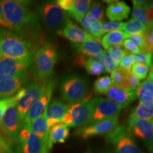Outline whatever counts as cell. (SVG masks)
I'll use <instances>...</instances> for the list:
<instances>
[{
	"label": "cell",
	"instance_id": "obj_1",
	"mask_svg": "<svg viewBox=\"0 0 153 153\" xmlns=\"http://www.w3.org/2000/svg\"><path fill=\"white\" fill-rule=\"evenodd\" d=\"M29 3L22 0L1 1L4 16L11 30L23 33L39 29V17L30 8Z\"/></svg>",
	"mask_w": 153,
	"mask_h": 153
},
{
	"label": "cell",
	"instance_id": "obj_2",
	"mask_svg": "<svg viewBox=\"0 0 153 153\" xmlns=\"http://www.w3.org/2000/svg\"><path fill=\"white\" fill-rule=\"evenodd\" d=\"M33 48L28 41L14 32L0 29V57L33 60Z\"/></svg>",
	"mask_w": 153,
	"mask_h": 153
},
{
	"label": "cell",
	"instance_id": "obj_3",
	"mask_svg": "<svg viewBox=\"0 0 153 153\" xmlns=\"http://www.w3.org/2000/svg\"><path fill=\"white\" fill-rule=\"evenodd\" d=\"M57 60V47L47 43L38 48L33 55V70L36 79L44 82L52 75Z\"/></svg>",
	"mask_w": 153,
	"mask_h": 153
},
{
	"label": "cell",
	"instance_id": "obj_4",
	"mask_svg": "<svg viewBox=\"0 0 153 153\" xmlns=\"http://www.w3.org/2000/svg\"><path fill=\"white\" fill-rule=\"evenodd\" d=\"M92 112V99H83L70 104L68 112L61 121L68 127L79 128L90 123Z\"/></svg>",
	"mask_w": 153,
	"mask_h": 153
},
{
	"label": "cell",
	"instance_id": "obj_5",
	"mask_svg": "<svg viewBox=\"0 0 153 153\" xmlns=\"http://www.w3.org/2000/svg\"><path fill=\"white\" fill-rule=\"evenodd\" d=\"M60 91L62 100L70 104L91 99V94H87V82L78 76L65 77L61 82Z\"/></svg>",
	"mask_w": 153,
	"mask_h": 153
},
{
	"label": "cell",
	"instance_id": "obj_6",
	"mask_svg": "<svg viewBox=\"0 0 153 153\" xmlns=\"http://www.w3.org/2000/svg\"><path fill=\"white\" fill-rule=\"evenodd\" d=\"M38 12L45 28L50 31L57 33L70 20L68 13L53 1L42 4L38 8Z\"/></svg>",
	"mask_w": 153,
	"mask_h": 153
},
{
	"label": "cell",
	"instance_id": "obj_7",
	"mask_svg": "<svg viewBox=\"0 0 153 153\" xmlns=\"http://www.w3.org/2000/svg\"><path fill=\"white\" fill-rule=\"evenodd\" d=\"M17 99L15 95L11 97V100L7 106L2 118L0 121V128L3 133L9 139L17 140L19 131L24 123L19 118L16 108Z\"/></svg>",
	"mask_w": 153,
	"mask_h": 153
},
{
	"label": "cell",
	"instance_id": "obj_8",
	"mask_svg": "<svg viewBox=\"0 0 153 153\" xmlns=\"http://www.w3.org/2000/svg\"><path fill=\"white\" fill-rule=\"evenodd\" d=\"M106 140L114 145L115 153H143L125 126H119L106 136Z\"/></svg>",
	"mask_w": 153,
	"mask_h": 153
},
{
	"label": "cell",
	"instance_id": "obj_9",
	"mask_svg": "<svg viewBox=\"0 0 153 153\" xmlns=\"http://www.w3.org/2000/svg\"><path fill=\"white\" fill-rule=\"evenodd\" d=\"M45 87L46 81L44 82H33L26 87L24 95L16 103L17 111L23 123L28 111L43 94Z\"/></svg>",
	"mask_w": 153,
	"mask_h": 153
},
{
	"label": "cell",
	"instance_id": "obj_10",
	"mask_svg": "<svg viewBox=\"0 0 153 153\" xmlns=\"http://www.w3.org/2000/svg\"><path fill=\"white\" fill-rule=\"evenodd\" d=\"M93 112L90 124L97 123L108 118L118 117L122 107L109 99L96 97L92 99Z\"/></svg>",
	"mask_w": 153,
	"mask_h": 153
},
{
	"label": "cell",
	"instance_id": "obj_11",
	"mask_svg": "<svg viewBox=\"0 0 153 153\" xmlns=\"http://www.w3.org/2000/svg\"><path fill=\"white\" fill-rule=\"evenodd\" d=\"M130 135L142 140L150 152H153V122L148 120L129 118L126 128Z\"/></svg>",
	"mask_w": 153,
	"mask_h": 153
},
{
	"label": "cell",
	"instance_id": "obj_12",
	"mask_svg": "<svg viewBox=\"0 0 153 153\" xmlns=\"http://www.w3.org/2000/svg\"><path fill=\"white\" fill-rule=\"evenodd\" d=\"M55 87V81L53 77H50L46 81L45 89L38 101L32 106L24 120V124H28L40 118L51 102L53 89Z\"/></svg>",
	"mask_w": 153,
	"mask_h": 153
},
{
	"label": "cell",
	"instance_id": "obj_13",
	"mask_svg": "<svg viewBox=\"0 0 153 153\" xmlns=\"http://www.w3.org/2000/svg\"><path fill=\"white\" fill-rule=\"evenodd\" d=\"M33 60H16L0 57V82L7 80L26 72Z\"/></svg>",
	"mask_w": 153,
	"mask_h": 153
},
{
	"label": "cell",
	"instance_id": "obj_14",
	"mask_svg": "<svg viewBox=\"0 0 153 153\" xmlns=\"http://www.w3.org/2000/svg\"><path fill=\"white\" fill-rule=\"evenodd\" d=\"M118 126V117H114L79 128L74 134L82 139H87L96 135H107Z\"/></svg>",
	"mask_w": 153,
	"mask_h": 153
},
{
	"label": "cell",
	"instance_id": "obj_15",
	"mask_svg": "<svg viewBox=\"0 0 153 153\" xmlns=\"http://www.w3.org/2000/svg\"><path fill=\"white\" fill-rule=\"evenodd\" d=\"M16 142V153H41L43 143L26 125L19 131Z\"/></svg>",
	"mask_w": 153,
	"mask_h": 153
},
{
	"label": "cell",
	"instance_id": "obj_16",
	"mask_svg": "<svg viewBox=\"0 0 153 153\" xmlns=\"http://www.w3.org/2000/svg\"><path fill=\"white\" fill-rule=\"evenodd\" d=\"M56 34L62 36L74 44L82 43L94 38L86 30L82 29L70 20H69L64 27L57 32Z\"/></svg>",
	"mask_w": 153,
	"mask_h": 153
},
{
	"label": "cell",
	"instance_id": "obj_17",
	"mask_svg": "<svg viewBox=\"0 0 153 153\" xmlns=\"http://www.w3.org/2000/svg\"><path fill=\"white\" fill-rule=\"evenodd\" d=\"M27 82V73L25 72L11 79L0 82V100L16 94Z\"/></svg>",
	"mask_w": 153,
	"mask_h": 153
},
{
	"label": "cell",
	"instance_id": "obj_18",
	"mask_svg": "<svg viewBox=\"0 0 153 153\" xmlns=\"http://www.w3.org/2000/svg\"><path fill=\"white\" fill-rule=\"evenodd\" d=\"M69 107L70 104H65L56 99H53L51 102H50L46 110L43 113V115L47 119L49 128L54 123L62 120L68 112Z\"/></svg>",
	"mask_w": 153,
	"mask_h": 153
},
{
	"label": "cell",
	"instance_id": "obj_19",
	"mask_svg": "<svg viewBox=\"0 0 153 153\" xmlns=\"http://www.w3.org/2000/svg\"><path fill=\"white\" fill-rule=\"evenodd\" d=\"M107 97L113 102L119 105L122 108H125L136 99L135 91H131L123 89L116 86L112 85L106 93Z\"/></svg>",
	"mask_w": 153,
	"mask_h": 153
},
{
	"label": "cell",
	"instance_id": "obj_20",
	"mask_svg": "<svg viewBox=\"0 0 153 153\" xmlns=\"http://www.w3.org/2000/svg\"><path fill=\"white\" fill-rule=\"evenodd\" d=\"M109 4L107 7L106 14L111 22H120L127 19L131 13V8L124 1H106Z\"/></svg>",
	"mask_w": 153,
	"mask_h": 153
},
{
	"label": "cell",
	"instance_id": "obj_21",
	"mask_svg": "<svg viewBox=\"0 0 153 153\" xmlns=\"http://www.w3.org/2000/svg\"><path fill=\"white\" fill-rule=\"evenodd\" d=\"M70 135V129L62 121L57 122L49 128L48 148H52L55 143H64Z\"/></svg>",
	"mask_w": 153,
	"mask_h": 153
},
{
	"label": "cell",
	"instance_id": "obj_22",
	"mask_svg": "<svg viewBox=\"0 0 153 153\" xmlns=\"http://www.w3.org/2000/svg\"><path fill=\"white\" fill-rule=\"evenodd\" d=\"M32 133L35 134L43 143V147H48L49 127L45 116L43 114L40 118L28 124H24Z\"/></svg>",
	"mask_w": 153,
	"mask_h": 153
},
{
	"label": "cell",
	"instance_id": "obj_23",
	"mask_svg": "<svg viewBox=\"0 0 153 153\" xmlns=\"http://www.w3.org/2000/svg\"><path fill=\"white\" fill-rule=\"evenodd\" d=\"M77 22L81 24L82 27L92 37L100 40L104 36V33L101 28V22L96 20L89 15L86 14L85 16L81 17L78 19Z\"/></svg>",
	"mask_w": 153,
	"mask_h": 153
},
{
	"label": "cell",
	"instance_id": "obj_24",
	"mask_svg": "<svg viewBox=\"0 0 153 153\" xmlns=\"http://www.w3.org/2000/svg\"><path fill=\"white\" fill-rule=\"evenodd\" d=\"M74 48L77 50L79 54L87 57L97 56L104 51L99 43V40L95 38L87 40L82 43L74 44Z\"/></svg>",
	"mask_w": 153,
	"mask_h": 153
},
{
	"label": "cell",
	"instance_id": "obj_25",
	"mask_svg": "<svg viewBox=\"0 0 153 153\" xmlns=\"http://www.w3.org/2000/svg\"><path fill=\"white\" fill-rule=\"evenodd\" d=\"M129 35L122 31V30H116L108 33L106 35L101 38L100 43L104 48L107 51L111 47L114 45L121 46L123 41L128 39Z\"/></svg>",
	"mask_w": 153,
	"mask_h": 153
},
{
	"label": "cell",
	"instance_id": "obj_26",
	"mask_svg": "<svg viewBox=\"0 0 153 153\" xmlns=\"http://www.w3.org/2000/svg\"><path fill=\"white\" fill-rule=\"evenodd\" d=\"M130 118L148 120L153 122V101L140 104L131 111Z\"/></svg>",
	"mask_w": 153,
	"mask_h": 153
},
{
	"label": "cell",
	"instance_id": "obj_27",
	"mask_svg": "<svg viewBox=\"0 0 153 153\" xmlns=\"http://www.w3.org/2000/svg\"><path fill=\"white\" fill-rule=\"evenodd\" d=\"M130 73L131 71L123 70L120 67H118L111 73V79L113 85L128 90Z\"/></svg>",
	"mask_w": 153,
	"mask_h": 153
},
{
	"label": "cell",
	"instance_id": "obj_28",
	"mask_svg": "<svg viewBox=\"0 0 153 153\" xmlns=\"http://www.w3.org/2000/svg\"><path fill=\"white\" fill-rule=\"evenodd\" d=\"M140 102L148 103L153 101V83L147 79L140 84L135 91Z\"/></svg>",
	"mask_w": 153,
	"mask_h": 153
},
{
	"label": "cell",
	"instance_id": "obj_29",
	"mask_svg": "<svg viewBox=\"0 0 153 153\" xmlns=\"http://www.w3.org/2000/svg\"><path fill=\"white\" fill-rule=\"evenodd\" d=\"M91 4L90 0H74L73 7L68 12V14L77 21L79 18L87 14Z\"/></svg>",
	"mask_w": 153,
	"mask_h": 153
},
{
	"label": "cell",
	"instance_id": "obj_30",
	"mask_svg": "<svg viewBox=\"0 0 153 153\" xmlns=\"http://www.w3.org/2000/svg\"><path fill=\"white\" fill-rule=\"evenodd\" d=\"M148 26L135 19H131L128 22L124 23L123 32L128 35H134L137 33H143L147 29Z\"/></svg>",
	"mask_w": 153,
	"mask_h": 153
},
{
	"label": "cell",
	"instance_id": "obj_31",
	"mask_svg": "<svg viewBox=\"0 0 153 153\" xmlns=\"http://www.w3.org/2000/svg\"><path fill=\"white\" fill-rule=\"evenodd\" d=\"M113 85L111 77L108 76H101L96 80L94 85V91L96 94H106V93Z\"/></svg>",
	"mask_w": 153,
	"mask_h": 153
},
{
	"label": "cell",
	"instance_id": "obj_32",
	"mask_svg": "<svg viewBox=\"0 0 153 153\" xmlns=\"http://www.w3.org/2000/svg\"><path fill=\"white\" fill-rule=\"evenodd\" d=\"M87 15L92 17L93 19L96 20L101 22L104 18V7L102 4L98 1H94V2L91 3L88 11Z\"/></svg>",
	"mask_w": 153,
	"mask_h": 153
},
{
	"label": "cell",
	"instance_id": "obj_33",
	"mask_svg": "<svg viewBox=\"0 0 153 153\" xmlns=\"http://www.w3.org/2000/svg\"><path fill=\"white\" fill-rule=\"evenodd\" d=\"M106 52L109 54L111 58L112 59V60L114 61V62L117 67L119 65L123 57L128 53L125 49L122 48L121 46H118V45H114V46L111 47Z\"/></svg>",
	"mask_w": 153,
	"mask_h": 153
},
{
	"label": "cell",
	"instance_id": "obj_34",
	"mask_svg": "<svg viewBox=\"0 0 153 153\" xmlns=\"http://www.w3.org/2000/svg\"><path fill=\"white\" fill-rule=\"evenodd\" d=\"M151 1H148V2L146 4L143 6H138V7H133V13H132V16L133 19H136L139 21L140 22L143 23L145 25L148 26V22H147L146 19V11L148 7L150 5Z\"/></svg>",
	"mask_w": 153,
	"mask_h": 153
},
{
	"label": "cell",
	"instance_id": "obj_35",
	"mask_svg": "<svg viewBox=\"0 0 153 153\" xmlns=\"http://www.w3.org/2000/svg\"><path fill=\"white\" fill-rule=\"evenodd\" d=\"M84 67H85L88 73L91 74V75L97 76L103 73V72H106L104 68L101 65L100 63L89 60L88 58L87 60V62L85 63Z\"/></svg>",
	"mask_w": 153,
	"mask_h": 153
},
{
	"label": "cell",
	"instance_id": "obj_36",
	"mask_svg": "<svg viewBox=\"0 0 153 153\" xmlns=\"http://www.w3.org/2000/svg\"><path fill=\"white\" fill-rule=\"evenodd\" d=\"M131 71L140 80H143L148 76L149 68L146 65L141 64V63H134Z\"/></svg>",
	"mask_w": 153,
	"mask_h": 153
},
{
	"label": "cell",
	"instance_id": "obj_37",
	"mask_svg": "<svg viewBox=\"0 0 153 153\" xmlns=\"http://www.w3.org/2000/svg\"><path fill=\"white\" fill-rule=\"evenodd\" d=\"M101 28H102L103 33H108L116 30H122L124 23L123 22H109V21L103 20L101 22Z\"/></svg>",
	"mask_w": 153,
	"mask_h": 153
},
{
	"label": "cell",
	"instance_id": "obj_38",
	"mask_svg": "<svg viewBox=\"0 0 153 153\" xmlns=\"http://www.w3.org/2000/svg\"><path fill=\"white\" fill-rule=\"evenodd\" d=\"M135 63H141L146 65L149 68L152 65V53H140L138 54H131Z\"/></svg>",
	"mask_w": 153,
	"mask_h": 153
},
{
	"label": "cell",
	"instance_id": "obj_39",
	"mask_svg": "<svg viewBox=\"0 0 153 153\" xmlns=\"http://www.w3.org/2000/svg\"><path fill=\"white\" fill-rule=\"evenodd\" d=\"M128 39L133 41L135 45H137L140 49L141 53H144L145 50V40L143 33H137L134 34V35H130Z\"/></svg>",
	"mask_w": 153,
	"mask_h": 153
},
{
	"label": "cell",
	"instance_id": "obj_40",
	"mask_svg": "<svg viewBox=\"0 0 153 153\" xmlns=\"http://www.w3.org/2000/svg\"><path fill=\"white\" fill-rule=\"evenodd\" d=\"M103 66L105 69V71L107 72H111V73L118 68L114 62V61L112 60V59L111 58L109 54L106 51H105L104 53V65H103Z\"/></svg>",
	"mask_w": 153,
	"mask_h": 153
},
{
	"label": "cell",
	"instance_id": "obj_41",
	"mask_svg": "<svg viewBox=\"0 0 153 153\" xmlns=\"http://www.w3.org/2000/svg\"><path fill=\"white\" fill-rule=\"evenodd\" d=\"M134 61L133 57L131 56V54H130L129 53H128L125 56L123 57L121 61H120L119 67L120 68L123 69V70H128L131 71L132 67H133L134 64Z\"/></svg>",
	"mask_w": 153,
	"mask_h": 153
},
{
	"label": "cell",
	"instance_id": "obj_42",
	"mask_svg": "<svg viewBox=\"0 0 153 153\" xmlns=\"http://www.w3.org/2000/svg\"><path fill=\"white\" fill-rule=\"evenodd\" d=\"M123 45L124 47V49L126 51H128L129 53H133V54H138V53H141L140 49L139 48L138 46L137 45H135L133 41H131L128 38L126 39L123 41Z\"/></svg>",
	"mask_w": 153,
	"mask_h": 153
},
{
	"label": "cell",
	"instance_id": "obj_43",
	"mask_svg": "<svg viewBox=\"0 0 153 153\" xmlns=\"http://www.w3.org/2000/svg\"><path fill=\"white\" fill-rule=\"evenodd\" d=\"M74 1V0H57L55 2L63 11L68 13L71 10L73 7Z\"/></svg>",
	"mask_w": 153,
	"mask_h": 153
},
{
	"label": "cell",
	"instance_id": "obj_44",
	"mask_svg": "<svg viewBox=\"0 0 153 153\" xmlns=\"http://www.w3.org/2000/svg\"><path fill=\"white\" fill-rule=\"evenodd\" d=\"M140 82L138 78L136 77L131 71L129 75V85H128V90L131 91H135L137 88L139 87Z\"/></svg>",
	"mask_w": 153,
	"mask_h": 153
},
{
	"label": "cell",
	"instance_id": "obj_45",
	"mask_svg": "<svg viewBox=\"0 0 153 153\" xmlns=\"http://www.w3.org/2000/svg\"><path fill=\"white\" fill-rule=\"evenodd\" d=\"M11 100V97H9V98L4 99L0 100V121H1V118H2L4 114L6 109H7V106L10 103Z\"/></svg>",
	"mask_w": 153,
	"mask_h": 153
},
{
	"label": "cell",
	"instance_id": "obj_46",
	"mask_svg": "<svg viewBox=\"0 0 153 153\" xmlns=\"http://www.w3.org/2000/svg\"><path fill=\"white\" fill-rule=\"evenodd\" d=\"M146 19L148 25L152 24L153 23V1H151L150 5L148 7L146 11Z\"/></svg>",
	"mask_w": 153,
	"mask_h": 153
},
{
	"label": "cell",
	"instance_id": "obj_47",
	"mask_svg": "<svg viewBox=\"0 0 153 153\" xmlns=\"http://www.w3.org/2000/svg\"><path fill=\"white\" fill-rule=\"evenodd\" d=\"M0 26H2L4 28H7L10 29L9 24H7V21H6V19L4 18V16L2 6H1V1H0Z\"/></svg>",
	"mask_w": 153,
	"mask_h": 153
},
{
	"label": "cell",
	"instance_id": "obj_48",
	"mask_svg": "<svg viewBox=\"0 0 153 153\" xmlns=\"http://www.w3.org/2000/svg\"><path fill=\"white\" fill-rule=\"evenodd\" d=\"M0 153H12L10 148H9V145L7 144V142L1 145L0 147Z\"/></svg>",
	"mask_w": 153,
	"mask_h": 153
},
{
	"label": "cell",
	"instance_id": "obj_49",
	"mask_svg": "<svg viewBox=\"0 0 153 153\" xmlns=\"http://www.w3.org/2000/svg\"><path fill=\"white\" fill-rule=\"evenodd\" d=\"M148 79L150 80V81L153 83V65L150 68V73H149V75L148 76Z\"/></svg>",
	"mask_w": 153,
	"mask_h": 153
},
{
	"label": "cell",
	"instance_id": "obj_50",
	"mask_svg": "<svg viewBox=\"0 0 153 153\" xmlns=\"http://www.w3.org/2000/svg\"><path fill=\"white\" fill-rule=\"evenodd\" d=\"M48 151H49V149L48 148L47 146H43L41 153H48Z\"/></svg>",
	"mask_w": 153,
	"mask_h": 153
},
{
	"label": "cell",
	"instance_id": "obj_51",
	"mask_svg": "<svg viewBox=\"0 0 153 153\" xmlns=\"http://www.w3.org/2000/svg\"><path fill=\"white\" fill-rule=\"evenodd\" d=\"M107 153H109V152H107Z\"/></svg>",
	"mask_w": 153,
	"mask_h": 153
},
{
	"label": "cell",
	"instance_id": "obj_52",
	"mask_svg": "<svg viewBox=\"0 0 153 153\" xmlns=\"http://www.w3.org/2000/svg\"><path fill=\"white\" fill-rule=\"evenodd\" d=\"M152 24H153V23H152Z\"/></svg>",
	"mask_w": 153,
	"mask_h": 153
}]
</instances>
